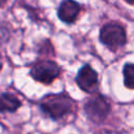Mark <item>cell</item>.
I'll return each mask as SVG.
<instances>
[{
  "label": "cell",
  "mask_w": 134,
  "mask_h": 134,
  "mask_svg": "<svg viewBox=\"0 0 134 134\" xmlns=\"http://www.w3.org/2000/svg\"><path fill=\"white\" fill-rule=\"evenodd\" d=\"M99 42L115 51L127 44V32L125 27L118 22H108L99 30Z\"/></svg>",
  "instance_id": "7a4b0ae2"
},
{
  "label": "cell",
  "mask_w": 134,
  "mask_h": 134,
  "mask_svg": "<svg viewBox=\"0 0 134 134\" xmlns=\"http://www.w3.org/2000/svg\"><path fill=\"white\" fill-rule=\"evenodd\" d=\"M125 1L129 4H131V5H134V0H125Z\"/></svg>",
  "instance_id": "8fae6325"
},
{
  "label": "cell",
  "mask_w": 134,
  "mask_h": 134,
  "mask_svg": "<svg viewBox=\"0 0 134 134\" xmlns=\"http://www.w3.org/2000/svg\"><path fill=\"white\" fill-rule=\"evenodd\" d=\"M124 85L130 90H134V64L126 63L122 67Z\"/></svg>",
  "instance_id": "ba28073f"
},
{
  "label": "cell",
  "mask_w": 134,
  "mask_h": 134,
  "mask_svg": "<svg viewBox=\"0 0 134 134\" xmlns=\"http://www.w3.org/2000/svg\"><path fill=\"white\" fill-rule=\"evenodd\" d=\"M74 80L79 88L87 93H93L98 86L97 72L89 64H85L79 69Z\"/></svg>",
  "instance_id": "5b68a950"
},
{
  "label": "cell",
  "mask_w": 134,
  "mask_h": 134,
  "mask_svg": "<svg viewBox=\"0 0 134 134\" xmlns=\"http://www.w3.org/2000/svg\"><path fill=\"white\" fill-rule=\"evenodd\" d=\"M2 68H3V64H2L1 62H0V71L2 70Z\"/></svg>",
  "instance_id": "7c38bea8"
},
{
  "label": "cell",
  "mask_w": 134,
  "mask_h": 134,
  "mask_svg": "<svg viewBox=\"0 0 134 134\" xmlns=\"http://www.w3.org/2000/svg\"><path fill=\"white\" fill-rule=\"evenodd\" d=\"M75 107L76 102L66 92L46 94L39 102L41 111L52 120L62 119L72 113Z\"/></svg>",
  "instance_id": "6da1fadb"
},
{
  "label": "cell",
  "mask_w": 134,
  "mask_h": 134,
  "mask_svg": "<svg viewBox=\"0 0 134 134\" xmlns=\"http://www.w3.org/2000/svg\"><path fill=\"white\" fill-rule=\"evenodd\" d=\"M22 106V102L10 92L0 93V113H15Z\"/></svg>",
  "instance_id": "52a82bcc"
},
{
  "label": "cell",
  "mask_w": 134,
  "mask_h": 134,
  "mask_svg": "<svg viewBox=\"0 0 134 134\" xmlns=\"http://www.w3.org/2000/svg\"><path fill=\"white\" fill-rule=\"evenodd\" d=\"M94 134H120V133H119V132H116V131H113V130L103 129V130H99V131L95 132Z\"/></svg>",
  "instance_id": "9c48e42d"
},
{
  "label": "cell",
  "mask_w": 134,
  "mask_h": 134,
  "mask_svg": "<svg viewBox=\"0 0 134 134\" xmlns=\"http://www.w3.org/2000/svg\"><path fill=\"white\" fill-rule=\"evenodd\" d=\"M61 74V67L51 60L35 62L29 69V75L36 82L49 85Z\"/></svg>",
  "instance_id": "277c9868"
},
{
  "label": "cell",
  "mask_w": 134,
  "mask_h": 134,
  "mask_svg": "<svg viewBox=\"0 0 134 134\" xmlns=\"http://www.w3.org/2000/svg\"><path fill=\"white\" fill-rule=\"evenodd\" d=\"M111 111L109 100L102 94H95L84 104V113L93 124H102L106 120Z\"/></svg>",
  "instance_id": "3957f363"
},
{
  "label": "cell",
  "mask_w": 134,
  "mask_h": 134,
  "mask_svg": "<svg viewBox=\"0 0 134 134\" xmlns=\"http://www.w3.org/2000/svg\"><path fill=\"white\" fill-rule=\"evenodd\" d=\"M81 5L75 0H62L58 7V18L65 24H72L77 19Z\"/></svg>",
  "instance_id": "8992f818"
},
{
  "label": "cell",
  "mask_w": 134,
  "mask_h": 134,
  "mask_svg": "<svg viewBox=\"0 0 134 134\" xmlns=\"http://www.w3.org/2000/svg\"><path fill=\"white\" fill-rule=\"evenodd\" d=\"M6 3H7V0H0V8L4 7Z\"/></svg>",
  "instance_id": "30bf717a"
}]
</instances>
